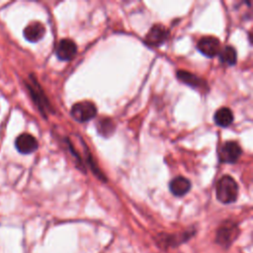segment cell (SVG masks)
<instances>
[{
    "mask_svg": "<svg viewBox=\"0 0 253 253\" xmlns=\"http://www.w3.org/2000/svg\"><path fill=\"white\" fill-rule=\"evenodd\" d=\"M215 194L220 203L231 204L237 199L238 185L231 176L224 175L217 181Z\"/></svg>",
    "mask_w": 253,
    "mask_h": 253,
    "instance_id": "1",
    "label": "cell"
},
{
    "mask_svg": "<svg viewBox=\"0 0 253 253\" xmlns=\"http://www.w3.org/2000/svg\"><path fill=\"white\" fill-rule=\"evenodd\" d=\"M97 114L96 106L89 101L78 102L71 107V117L79 123H85L92 120Z\"/></svg>",
    "mask_w": 253,
    "mask_h": 253,
    "instance_id": "2",
    "label": "cell"
},
{
    "mask_svg": "<svg viewBox=\"0 0 253 253\" xmlns=\"http://www.w3.org/2000/svg\"><path fill=\"white\" fill-rule=\"evenodd\" d=\"M242 153L240 145L236 141L224 142L218 151V158L224 163H235Z\"/></svg>",
    "mask_w": 253,
    "mask_h": 253,
    "instance_id": "3",
    "label": "cell"
},
{
    "mask_svg": "<svg viewBox=\"0 0 253 253\" xmlns=\"http://www.w3.org/2000/svg\"><path fill=\"white\" fill-rule=\"evenodd\" d=\"M198 50L207 57H213L218 55L221 46L217 38L212 36H206L199 40L197 43Z\"/></svg>",
    "mask_w": 253,
    "mask_h": 253,
    "instance_id": "4",
    "label": "cell"
},
{
    "mask_svg": "<svg viewBox=\"0 0 253 253\" xmlns=\"http://www.w3.org/2000/svg\"><path fill=\"white\" fill-rule=\"evenodd\" d=\"M168 36L169 31L166 27L160 24L154 25L145 37V43L150 46H158L168 39Z\"/></svg>",
    "mask_w": 253,
    "mask_h": 253,
    "instance_id": "5",
    "label": "cell"
},
{
    "mask_svg": "<svg viewBox=\"0 0 253 253\" xmlns=\"http://www.w3.org/2000/svg\"><path fill=\"white\" fill-rule=\"evenodd\" d=\"M28 89L30 90L31 96L33 97L35 103L38 105L39 109L42 113L49 112V104L47 99L45 98L41 86L38 84L37 80L35 78H31V83L27 84Z\"/></svg>",
    "mask_w": 253,
    "mask_h": 253,
    "instance_id": "6",
    "label": "cell"
},
{
    "mask_svg": "<svg viewBox=\"0 0 253 253\" xmlns=\"http://www.w3.org/2000/svg\"><path fill=\"white\" fill-rule=\"evenodd\" d=\"M77 52V45L73 40L70 39H62L56 48L55 54L60 60H70L74 57Z\"/></svg>",
    "mask_w": 253,
    "mask_h": 253,
    "instance_id": "7",
    "label": "cell"
},
{
    "mask_svg": "<svg viewBox=\"0 0 253 253\" xmlns=\"http://www.w3.org/2000/svg\"><path fill=\"white\" fill-rule=\"evenodd\" d=\"M15 146L20 153L29 154L38 149L39 143L35 136L30 133H22L15 140Z\"/></svg>",
    "mask_w": 253,
    "mask_h": 253,
    "instance_id": "8",
    "label": "cell"
},
{
    "mask_svg": "<svg viewBox=\"0 0 253 253\" xmlns=\"http://www.w3.org/2000/svg\"><path fill=\"white\" fill-rule=\"evenodd\" d=\"M177 76L183 83L189 85L192 88H195V89H198V90L208 89L207 82L204 79H202L201 77L194 74V73L188 72L186 70H178Z\"/></svg>",
    "mask_w": 253,
    "mask_h": 253,
    "instance_id": "9",
    "label": "cell"
},
{
    "mask_svg": "<svg viewBox=\"0 0 253 253\" xmlns=\"http://www.w3.org/2000/svg\"><path fill=\"white\" fill-rule=\"evenodd\" d=\"M23 34L27 41L31 42H37L43 38L45 34V28L41 22H33L24 29Z\"/></svg>",
    "mask_w": 253,
    "mask_h": 253,
    "instance_id": "10",
    "label": "cell"
},
{
    "mask_svg": "<svg viewBox=\"0 0 253 253\" xmlns=\"http://www.w3.org/2000/svg\"><path fill=\"white\" fill-rule=\"evenodd\" d=\"M169 188H170L171 193L174 196L182 197L190 191L191 182L183 176H178V177H175L174 179L171 180Z\"/></svg>",
    "mask_w": 253,
    "mask_h": 253,
    "instance_id": "11",
    "label": "cell"
},
{
    "mask_svg": "<svg viewBox=\"0 0 253 253\" xmlns=\"http://www.w3.org/2000/svg\"><path fill=\"white\" fill-rule=\"evenodd\" d=\"M237 228L235 224H227L221 226L217 232V242L220 244L228 245L236 236Z\"/></svg>",
    "mask_w": 253,
    "mask_h": 253,
    "instance_id": "12",
    "label": "cell"
},
{
    "mask_svg": "<svg viewBox=\"0 0 253 253\" xmlns=\"http://www.w3.org/2000/svg\"><path fill=\"white\" fill-rule=\"evenodd\" d=\"M213 120L217 126L221 127H226L229 125H231V123L233 122V113L229 108H226V107L219 108L215 112L213 116Z\"/></svg>",
    "mask_w": 253,
    "mask_h": 253,
    "instance_id": "13",
    "label": "cell"
},
{
    "mask_svg": "<svg viewBox=\"0 0 253 253\" xmlns=\"http://www.w3.org/2000/svg\"><path fill=\"white\" fill-rule=\"evenodd\" d=\"M218 55L220 61L228 65H234L237 59L236 50L231 45H225L223 48H221Z\"/></svg>",
    "mask_w": 253,
    "mask_h": 253,
    "instance_id": "14",
    "label": "cell"
},
{
    "mask_svg": "<svg viewBox=\"0 0 253 253\" xmlns=\"http://www.w3.org/2000/svg\"><path fill=\"white\" fill-rule=\"evenodd\" d=\"M98 132L103 136H109L112 135V133L115 130V125L110 119H104L101 120L97 125Z\"/></svg>",
    "mask_w": 253,
    "mask_h": 253,
    "instance_id": "15",
    "label": "cell"
}]
</instances>
